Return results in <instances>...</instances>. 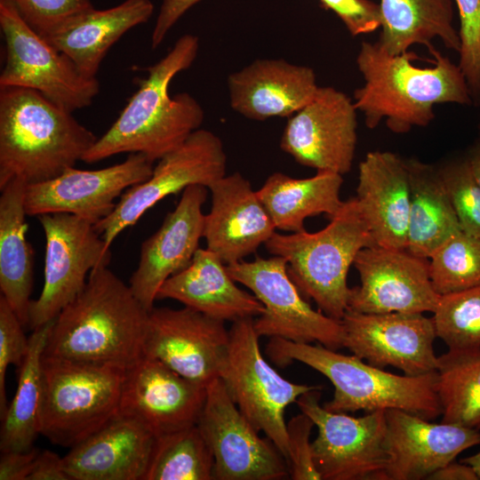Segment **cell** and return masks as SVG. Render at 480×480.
I'll return each instance as SVG.
<instances>
[{
	"instance_id": "obj_28",
	"label": "cell",
	"mask_w": 480,
	"mask_h": 480,
	"mask_svg": "<svg viewBox=\"0 0 480 480\" xmlns=\"http://www.w3.org/2000/svg\"><path fill=\"white\" fill-rule=\"evenodd\" d=\"M153 12L150 0H125L106 10L93 9L44 38L84 76L96 77L110 47L129 29L147 22Z\"/></svg>"
},
{
	"instance_id": "obj_49",
	"label": "cell",
	"mask_w": 480,
	"mask_h": 480,
	"mask_svg": "<svg viewBox=\"0 0 480 480\" xmlns=\"http://www.w3.org/2000/svg\"><path fill=\"white\" fill-rule=\"evenodd\" d=\"M461 461L471 466L480 479V450L476 453L464 458Z\"/></svg>"
},
{
	"instance_id": "obj_20",
	"label": "cell",
	"mask_w": 480,
	"mask_h": 480,
	"mask_svg": "<svg viewBox=\"0 0 480 480\" xmlns=\"http://www.w3.org/2000/svg\"><path fill=\"white\" fill-rule=\"evenodd\" d=\"M206 396L207 386L144 356L126 369L117 415L157 437L197 424Z\"/></svg>"
},
{
	"instance_id": "obj_16",
	"label": "cell",
	"mask_w": 480,
	"mask_h": 480,
	"mask_svg": "<svg viewBox=\"0 0 480 480\" xmlns=\"http://www.w3.org/2000/svg\"><path fill=\"white\" fill-rule=\"evenodd\" d=\"M343 347L368 364L392 366L409 376L436 371L432 317L423 313L368 314L348 309L340 320Z\"/></svg>"
},
{
	"instance_id": "obj_24",
	"label": "cell",
	"mask_w": 480,
	"mask_h": 480,
	"mask_svg": "<svg viewBox=\"0 0 480 480\" xmlns=\"http://www.w3.org/2000/svg\"><path fill=\"white\" fill-rule=\"evenodd\" d=\"M358 171L356 197L375 244L406 249L411 199L407 160L389 151H371Z\"/></svg>"
},
{
	"instance_id": "obj_37",
	"label": "cell",
	"mask_w": 480,
	"mask_h": 480,
	"mask_svg": "<svg viewBox=\"0 0 480 480\" xmlns=\"http://www.w3.org/2000/svg\"><path fill=\"white\" fill-rule=\"evenodd\" d=\"M433 321L449 349L480 348V286L442 295Z\"/></svg>"
},
{
	"instance_id": "obj_12",
	"label": "cell",
	"mask_w": 480,
	"mask_h": 480,
	"mask_svg": "<svg viewBox=\"0 0 480 480\" xmlns=\"http://www.w3.org/2000/svg\"><path fill=\"white\" fill-rule=\"evenodd\" d=\"M37 219L45 236L44 280L41 294L30 303L32 331L54 320L84 288L87 274L111 260L110 248L88 220L69 213Z\"/></svg>"
},
{
	"instance_id": "obj_32",
	"label": "cell",
	"mask_w": 480,
	"mask_h": 480,
	"mask_svg": "<svg viewBox=\"0 0 480 480\" xmlns=\"http://www.w3.org/2000/svg\"><path fill=\"white\" fill-rule=\"evenodd\" d=\"M379 4L382 22L378 42L390 54L404 52L414 44L429 51L436 38L459 52L452 0H380Z\"/></svg>"
},
{
	"instance_id": "obj_29",
	"label": "cell",
	"mask_w": 480,
	"mask_h": 480,
	"mask_svg": "<svg viewBox=\"0 0 480 480\" xmlns=\"http://www.w3.org/2000/svg\"><path fill=\"white\" fill-rule=\"evenodd\" d=\"M27 185L14 178L0 196V289L23 326L28 325L34 270V251L26 237Z\"/></svg>"
},
{
	"instance_id": "obj_23",
	"label": "cell",
	"mask_w": 480,
	"mask_h": 480,
	"mask_svg": "<svg viewBox=\"0 0 480 480\" xmlns=\"http://www.w3.org/2000/svg\"><path fill=\"white\" fill-rule=\"evenodd\" d=\"M208 189L212 205L204 214V237L226 265L244 260L276 232L257 191L241 173L225 175Z\"/></svg>"
},
{
	"instance_id": "obj_3",
	"label": "cell",
	"mask_w": 480,
	"mask_h": 480,
	"mask_svg": "<svg viewBox=\"0 0 480 480\" xmlns=\"http://www.w3.org/2000/svg\"><path fill=\"white\" fill-rule=\"evenodd\" d=\"M197 36H180L171 51L145 68L138 89L110 128L98 138L82 161L92 164L121 153H140L151 162L180 146L204 118L197 100L188 92L171 97L169 85L197 56Z\"/></svg>"
},
{
	"instance_id": "obj_46",
	"label": "cell",
	"mask_w": 480,
	"mask_h": 480,
	"mask_svg": "<svg viewBox=\"0 0 480 480\" xmlns=\"http://www.w3.org/2000/svg\"><path fill=\"white\" fill-rule=\"evenodd\" d=\"M27 480H70L63 457L45 450L40 452L34 463Z\"/></svg>"
},
{
	"instance_id": "obj_14",
	"label": "cell",
	"mask_w": 480,
	"mask_h": 480,
	"mask_svg": "<svg viewBox=\"0 0 480 480\" xmlns=\"http://www.w3.org/2000/svg\"><path fill=\"white\" fill-rule=\"evenodd\" d=\"M214 459V479L277 480L289 476L286 460L240 412L218 377L207 385L197 422Z\"/></svg>"
},
{
	"instance_id": "obj_38",
	"label": "cell",
	"mask_w": 480,
	"mask_h": 480,
	"mask_svg": "<svg viewBox=\"0 0 480 480\" xmlns=\"http://www.w3.org/2000/svg\"><path fill=\"white\" fill-rule=\"evenodd\" d=\"M462 232L480 239V185L466 159L439 168Z\"/></svg>"
},
{
	"instance_id": "obj_15",
	"label": "cell",
	"mask_w": 480,
	"mask_h": 480,
	"mask_svg": "<svg viewBox=\"0 0 480 480\" xmlns=\"http://www.w3.org/2000/svg\"><path fill=\"white\" fill-rule=\"evenodd\" d=\"M153 168L140 153L99 170L68 168L55 178L27 185V215L69 213L95 225L113 212L124 190L148 180Z\"/></svg>"
},
{
	"instance_id": "obj_8",
	"label": "cell",
	"mask_w": 480,
	"mask_h": 480,
	"mask_svg": "<svg viewBox=\"0 0 480 480\" xmlns=\"http://www.w3.org/2000/svg\"><path fill=\"white\" fill-rule=\"evenodd\" d=\"M228 332L219 378L240 412L268 436L288 463L285 409L302 394L322 387L293 383L281 376L260 352L253 318L233 322Z\"/></svg>"
},
{
	"instance_id": "obj_25",
	"label": "cell",
	"mask_w": 480,
	"mask_h": 480,
	"mask_svg": "<svg viewBox=\"0 0 480 480\" xmlns=\"http://www.w3.org/2000/svg\"><path fill=\"white\" fill-rule=\"evenodd\" d=\"M156 436L116 415L63 457L70 480H144Z\"/></svg>"
},
{
	"instance_id": "obj_2",
	"label": "cell",
	"mask_w": 480,
	"mask_h": 480,
	"mask_svg": "<svg viewBox=\"0 0 480 480\" xmlns=\"http://www.w3.org/2000/svg\"><path fill=\"white\" fill-rule=\"evenodd\" d=\"M149 311L108 266L58 315L43 356L128 368L144 356Z\"/></svg>"
},
{
	"instance_id": "obj_33",
	"label": "cell",
	"mask_w": 480,
	"mask_h": 480,
	"mask_svg": "<svg viewBox=\"0 0 480 480\" xmlns=\"http://www.w3.org/2000/svg\"><path fill=\"white\" fill-rule=\"evenodd\" d=\"M53 321L33 330L28 338V351L19 368L15 395L1 418V452L28 451L40 435L44 396L42 357Z\"/></svg>"
},
{
	"instance_id": "obj_21",
	"label": "cell",
	"mask_w": 480,
	"mask_h": 480,
	"mask_svg": "<svg viewBox=\"0 0 480 480\" xmlns=\"http://www.w3.org/2000/svg\"><path fill=\"white\" fill-rule=\"evenodd\" d=\"M207 194L208 188L203 185L187 187L158 230L142 243L139 264L129 286L148 311L154 308L164 283L186 268L198 250L204 237L202 208Z\"/></svg>"
},
{
	"instance_id": "obj_26",
	"label": "cell",
	"mask_w": 480,
	"mask_h": 480,
	"mask_svg": "<svg viewBox=\"0 0 480 480\" xmlns=\"http://www.w3.org/2000/svg\"><path fill=\"white\" fill-rule=\"evenodd\" d=\"M231 108L253 120L291 116L316 96L314 70L284 60H257L228 79Z\"/></svg>"
},
{
	"instance_id": "obj_4",
	"label": "cell",
	"mask_w": 480,
	"mask_h": 480,
	"mask_svg": "<svg viewBox=\"0 0 480 480\" xmlns=\"http://www.w3.org/2000/svg\"><path fill=\"white\" fill-rule=\"evenodd\" d=\"M97 139L40 92L0 87V189L14 178L32 184L59 176Z\"/></svg>"
},
{
	"instance_id": "obj_44",
	"label": "cell",
	"mask_w": 480,
	"mask_h": 480,
	"mask_svg": "<svg viewBox=\"0 0 480 480\" xmlns=\"http://www.w3.org/2000/svg\"><path fill=\"white\" fill-rule=\"evenodd\" d=\"M201 0H162L151 36L152 49L157 48L170 29L192 6Z\"/></svg>"
},
{
	"instance_id": "obj_42",
	"label": "cell",
	"mask_w": 480,
	"mask_h": 480,
	"mask_svg": "<svg viewBox=\"0 0 480 480\" xmlns=\"http://www.w3.org/2000/svg\"><path fill=\"white\" fill-rule=\"evenodd\" d=\"M313 420L301 412L286 424L289 445V476L293 480H322L312 452L310 435Z\"/></svg>"
},
{
	"instance_id": "obj_27",
	"label": "cell",
	"mask_w": 480,
	"mask_h": 480,
	"mask_svg": "<svg viewBox=\"0 0 480 480\" xmlns=\"http://www.w3.org/2000/svg\"><path fill=\"white\" fill-rule=\"evenodd\" d=\"M157 299L178 300L224 322L258 317L264 312L260 300L240 289L227 265L207 248H198L190 264L164 283Z\"/></svg>"
},
{
	"instance_id": "obj_39",
	"label": "cell",
	"mask_w": 480,
	"mask_h": 480,
	"mask_svg": "<svg viewBox=\"0 0 480 480\" xmlns=\"http://www.w3.org/2000/svg\"><path fill=\"white\" fill-rule=\"evenodd\" d=\"M44 37L94 9L91 0H4Z\"/></svg>"
},
{
	"instance_id": "obj_9",
	"label": "cell",
	"mask_w": 480,
	"mask_h": 480,
	"mask_svg": "<svg viewBox=\"0 0 480 480\" xmlns=\"http://www.w3.org/2000/svg\"><path fill=\"white\" fill-rule=\"evenodd\" d=\"M0 28L5 44L0 87L35 90L70 112L92 103L100 92L98 79L81 73L4 0H0Z\"/></svg>"
},
{
	"instance_id": "obj_17",
	"label": "cell",
	"mask_w": 480,
	"mask_h": 480,
	"mask_svg": "<svg viewBox=\"0 0 480 480\" xmlns=\"http://www.w3.org/2000/svg\"><path fill=\"white\" fill-rule=\"evenodd\" d=\"M360 284L350 288L348 308L368 313H425L441 295L431 282L428 260L406 249L378 245L362 249L354 261Z\"/></svg>"
},
{
	"instance_id": "obj_40",
	"label": "cell",
	"mask_w": 480,
	"mask_h": 480,
	"mask_svg": "<svg viewBox=\"0 0 480 480\" xmlns=\"http://www.w3.org/2000/svg\"><path fill=\"white\" fill-rule=\"evenodd\" d=\"M460 17L459 67L473 104L480 103V0H454Z\"/></svg>"
},
{
	"instance_id": "obj_5",
	"label": "cell",
	"mask_w": 480,
	"mask_h": 480,
	"mask_svg": "<svg viewBox=\"0 0 480 480\" xmlns=\"http://www.w3.org/2000/svg\"><path fill=\"white\" fill-rule=\"evenodd\" d=\"M266 352L279 366L298 361L325 376L334 388L332 398L323 405L327 411L367 413L397 409L428 420L442 415L436 371L398 375L319 343H296L277 337L271 338Z\"/></svg>"
},
{
	"instance_id": "obj_19",
	"label": "cell",
	"mask_w": 480,
	"mask_h": 480,
	"mask_svg": "<svg viewBox=\"0 0 480 480\" xmlns=\"http://www.w3.org/2000/svg\"><path fill=\"white\" fill-rule=\"evenodd\" d=\"M224 321L184 307L153 308L144 340V356L181 376L207 386L219 377L229 332Z\"/></svg>"
},
{
	"instance_id": "obj_30",
	"label": "cell",
	"mask_w": 480,
	"mask_h": 480,
	"mask_svg": "<svg viewBox=\"0 0 480 480\" xmlns=\"http://www.w3.org/2000/svg\"><path fill=\"white\" fill-rule=\"evenodd\" d=\"M342 175L317 171L306 179H294L282 172L271 174L257 195L276 228L287 232L304 229L307 218L324 213L332 217L340 209Z\"/></svg>"
},
{
	"instance_id": "obj_6",
	"label": "cell",
	"mask_w": 480,
	"mask_h": 480,
	"mask_svg": "<svg viewBox=\"0 0 480 480\" xmlns=\"http://www.w3.org/2000/svg\"><path fill=\"white\" fill-rule=\"evenodd\" d=\"M264 245L286 260L289 276L304 297L326 316L341 320L348 308V270L362 249L376 244L356 197H352L323 229L275 232Z\"/></svg>"
},
{
	"instance_id": "obj_45",
	"label": "cell",
	"mask_w": 480,
	"mask_h": 480,
	"mask_svg": "<svg viewBox=\"0 0 480 480\" xmlns=\"http://www.w3.org/2000/svg\"><path fill=\"white\" fill-rule=\"evenodd\" d=\"M39 452L35 447L28 451L1 452L0 480H27Z\"/></svg>"
},
{
	"instance_id": "obj_11",
	"label": "cell",
	"mask_w": 480,
	"mask_h": 480,
	"mask_svg": "<svg viewBox=\"0 0 480 480\" xmlns=\"http://www.w3.org/2000/svg\"><path fill=\"white\" fill-rule=\"evenodd\" d=\"M230 276L247 287L264 307L254 320L260 337H277L296 343H319L337 350L343 347L340 320L315 310L289 276L287 261L274 255L227 265Z\"/></svg>"
},
{
	"instance_id": "obj_41",
	"label": "cell",
	"mask_w": 480,
	"mask_h": 480,
	"mask_svg": "<svg viewBox=\"0 0 480 480\" xmlns=\"http://www.w3.org/2000/svg\"><path fill=\"white\" fill-rule=\"evenodd\" d=\"M23 324L6 300L0 297V417L8 404L5 390L6 371L10 364L21 366L28 354L29 340L23 332Z\"/></svg>"
},
{
	"instance_id": "obj_13",
	"label": "cell",
	"mask_w": 480,
	"mask_h": 480,
	"mask_svg": "<svg viewBox=\"0 0 480 480\" xmlns=\"http://www.w3.org/2000/svg\"><path fill=\"white\" fill-rule=\"evenodd\" d=\"M157 161L151 176L127 188L113 212L94 225L108 248L124 229L134 225L164 197L191 185L209 188L226 175L227 156L222 142L208 130L195 131L180 146Z\"/></svg>"
},
{
	"instance_id": "obj_43",
	"label": "cell",
	"mask_w": 480,
	"mask_h": 480,
	"mask_svg": "<svg viewBox=\"0 0 480 480\" xmlns=\"http://www.w3.org/2000/svg\"><path fill=\"white\" fill-rule=\"evenodd\" d=\"M343 21L352 36L372 33L381 27L379 4L371 0H319Z\"/></svg>"
},
{
	"instance_id": "obj_47",
	"label": "cell",
	"mask_w": 480,
	"mask_h": 480,
	"mask_svg": "<svg viewBox=\"0 0 480 480\" xmlns=\"http://www.w3.org/2000/svg\"><path fill=\"white\" fill-rule=\"evenodd\" d=\"M430 480H478L479 477L471 466L454 460L437 469L428 476Z\"/></svg>"
},
{
	"instance_id": "obj_22",
	"label": "cell",
	"mask_w": 480,
	"mask_h": 480,
	"mask_svg": "<svg viewBox=\"0 0 480 480\" xmlns=\"http://www.w3.org/2000/svg\"><path fill=\"white\" fill-rule=\"evenodd\" d=\"M389 463L386 480H420L480 444V430L434 423L402 410L386 411Z\"/></svg>"
},
{
	"instance_id": "obj_34",
	"label": "cell",
	"mask_w": 480,
	"mask_h": 480,
	"mask_svg": "<svg viewBox=\"0 0 480 480\" xmlns=\"http://www.w3.org/2000/svg\"><path fill=\"white\" fill-rule=\"evenodd\" d=\"M436 374L441 422L480 430V348L448 349Z\"/></svg>"
},
{
	"instance_id": "obj_36",
	"label": "cell",
	"mask_w": 480,
	"mask_h": 480,
	"mask_svg": "<svg viewBox=\"0 0 480 480\" xmlns=\"http://www.w3.org/2000/svg\"><path fill=\"white\" fill-rule=\"evenodd\" d=\"M429 276L439 295L480 286V239L462 231L428 259Z\"/></svg>"
},
{
	"instance_id": "obj_7",
	"label": "cell",
	"mask_w": 480,
	"mask_h": 480,
	"mask_svg": "<svg viewBox=\"0 0 480 480\" xmlns=\"http://www.w3.org/2000/svg\"><path fill=\"white\" fill-rule=\"evenodd\" d=\"M40 435L71 448L117 415L127 368L43 356Z\"/></svg>"
},
{
	"instance_id": "obj_10",
	"label": "cell",
	"mask_w": 480,
	"mask_h": 480,
	"mask_svg": "<svg viewBox=\"0 0 480 480\" xmlns=\"http://www.w3.org/2000/svg\"><path fill=\"white\" fill-rule=\"evenodd\" d=\"M320 397L321 389L310 390L296 404L317 428L312 452L322 480H386V411L353 417L327 411L319 404Z\"/></svg>"
},
{
	"instance_id": "obj_31",
	"label": "cell",
	"mask_w": 480,
	"mask_h": 480,
	"mask_svg": "<svg viewBox=\"0 0 480 480\" xmlns=\"http://www.w3.org/2000/svg\"><path fill=\"white\" fill-rule=\"evenodd\" d=\"M407 163L411 199L406 250L428 260L461 229L439 168L414 159Z\"/></svg>"
},
{
	"instance_id": "obj_48",
	"label": "cell",
	"mask_w": 480,
	"mask_h": 480,
	"mask_svg": "<svg viewBox=\"0 0 480 480\" xmlns=\"http://www.w3.org/2000/svg\"><path fill=\"white\" fill-rule=\"evenodd\" d=\"M465 159L473 177L480 185V141L469 150Z\"/></svg>"
},
{
	"instance_id": "obj_35",
	"label": "cell",
	"mask_w": 480,
	"mask_h": 480,
	"mask_svg": "<svg viewBox=\"0 0 480 480\" xmlns=\"http://www.w3.org/2000/svg\"><path fill=\"white\" fill-rule=\"evenodd\" d=\"M214 459L197 424L156 437L144 480H212Z\"/></svg>"
},
{
	"instance_id": "obj_1",
	"label": "cell",
	"mask_w": 480,
	"mask_h": 480,
	"mask_svg": "<svg viewBox=\"0 0 480 480\" xmlns=\"http://www.w3.org/2000/svg\"><path fill=\"white\" fill-rule=\"evenodd\" d=\"M431 68L412 64L417 55L406 51L390 54L379 42H363L356 65L364 84L354 92V104L364 116L367 128L381 120L395 133H406L413 127H426L435 118L434 106L443 103L472 105L463 73L435 47Z\"/></svg>"
},
{
	"instance_id": "obj_18",
	"label": "cell",
	"mask_w": 480,
	"mask_h": 480,
	"mask_svg": "<svg viewBox=\"0 0 480 480\" xmlns=\"http://www.w3.org/2000/svg\"><path fill=\"white\" fill-rule=\"evenodd\" d=\"M356 111L344 92L319 87L314 99L288 119L280 147L302 165L343 175L355 157Z\"/></svg>"
}]
</instances>
